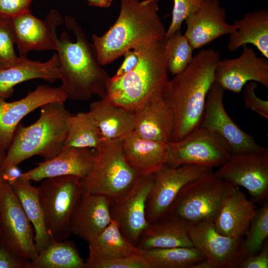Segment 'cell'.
Instances as JSON below:
<instances>
[{
    "label": "cell",
    "mask_w": 268,
    "mask_h": 268,
    "mask_svg": "<svg viewBox=\"0 0 268 268\" xmlns=\"http://www.w3.org/2000/svg\"><path fill=\"white\" fill-rule=\"evenodd\" d=\"M220 58L219 53L214 49H202L182 71L165 84L162 96L174 121L171 141L183 139L200 127Z\"/></svg>",
    "instance_id": "cell-1"
},
{
    "label": "cell",
    "mask_w": 268,
    "mask_h": 268,
    "mask_svg": "<svg viewBox=\"0 0 268 268\" xmlns=\"http://www.w3.org/2000/svg\"><path fill=\"white\" fill-rule=\"evenodd\" d=\"M65 21L76 41L72 42L66 32L58 38L61 88L73 100L87 101L92 96L104 98L110 77L101 67L93 44L76 20L67 15Z\"/></svg>",
    "instance_id": "cell-2"
},
{
    "label": "cell",
    "mask_w": 268,
    "mask_h": 268,
    "mask_svg": "<svg viewBox=\"0 0 268 268\" xmlns=\"http://www.w3.org/2000/svg\"><path fill=\"white\" fill-rule=\"evenodd\" d=\"M159 0H121L115 23L102 36L92 35L101 66L112 63L141 44L165 39L166 30L158 14Z\"/></svg>",
    "instance_id": "cell-3"
},
{
    "label": "cell",
    "mask_w": 268,
    "mask_h": 268,
    "mask_svg": "<svg viewBox=\"0 0 268 268\" xmlns=\"http://www.w3.org/2000/svg\"><path fill=\"white\" fill-rule=\"evenodd\" d=\"M133 49L139 55L136 66L122 76L110 77L103 98L135 112L150 99L162 95L169 79L165 39Z\"/></svg>",
    "instance_id": "cell-4"
},
{
    "label": "cell",
    "mask_w": 268,
    "mask_h": 268,
    "mask_svg": "<svg viewBox=\"0 0 268 268\" xmlns=\"http://www.w3.org/2000/svg\"><path fill=\"white\" fill-rule=\"evenodd\" d=\"M71 114L64 102H52L40 107V116L33 124L24 127L20 123L6 150L1 171L35 155H40L44 160L57 155L64 148L67 119Z\"/></svg>",
    "instance_id": "cell-5"
},
{
    "label": "cell",
    "mask_w": 268,
    "mask_h": 268,
    "mask_svg": "<svg viewBox=\"0 0 268 268\" xmlns=\"http://www.w3.org/2000/svg\"><path fill=\"white\" fill-rule=\"evenodd\" d=\"M126 161L122 139H104L95 149L92 167L82 180V194H100L110 201L128 192L140 176Z\"/></svg>",
    "instance_id": "cell-6"
},
{
    "label": "cell",
    "mask_w": 268,
    "mask_h": 268,
    "mask_svg": "<svg viewBox=\"0 0 268 268\" xmlns=\"http://www.w3.org/2000/svg\"><path fill=\"white\" fill-rule=\"evenodd\" d=\"M38 190L50 236L56 241L66 240L72 233L71 216L82 195L81 179L74 176L48 178L43 180Z\"/></svg>",
    "instance_id": "cell-7"
},
{
    "label": "cell",
    "mask_w": 268,
    "mask_h": 268,
    "mask_svg": "<svg viewBox=\"0 0 268 268\" xmlns=\"http://www.w3.org/2000/svg\"><path fill=\"white\" fill-rule=\"evenodd\" d=\"M234 186L211 170L181 189L168 213L175 215L188 225L214 220Z\"/></svg>",
    "instance_id": "cell-8"
},
{
    "label": "cell",
    "mask_w": 268,
    "mask_h": 268,
    "mask_svg": "<svg viewBox=\"0 0 268 268\" xmlns=\"http://www.w3.org/2000/svg\"><path fill=\"white\" fill-rule=\"evenodd\" d=\"M166 164L172 166L195 165L220 167L232 152L227 141L217 133L199 127L183 139L167 144Z\"/></svg>",
    "instance_id": "cell-9"
},
{
    "label": "cell",
    "mask_w": 268,
    "mask_h": 268,
    "mask_svg": "<svg viewBox=\"0 0 268 268\" xmlns=\"http://www.w3.org/2000/svg\"><path fill=\"white\" fill-rule=\"evenodd\" d=\"M0 243L30 261L38 254L32 225L12 187L4 181L0 186Z\"/></svg>",
    "instance_id": "cell-10"
},
{
    "label": "cell",
    "mask_w": 268,
    "mask_h": 268,
    "mask_svg": "<svg viewBox=\"0 0 268 268\" xmlns=\"http://www.w3.org/2000/svg\"><path fill=\"white\" fill-rule=\"evenodd\" d=\"M221 178L247 190L254 203L268 198V150L232 154L215 172Z\"/></svg>",
    "instance_id": "cell-11"
},
{
    "label": "cell",
    "mask_w": 268,
    "mask_h": 268,
    "mask_svg": "<svg viewBox=\"0 0 268 268\" xmlns=\"http://www.w3.org/2000/svg\"><path fill=\"white\" fill-rule=\"evenodd\" d=\"M212 168L195 165L172 166L163 164L154 174L153 183L146 204L148 223L168 213L181 189Z\"/></svg>",
    "instance_id": "cell-12"
},
{
    "label": "cell",
    "mask_w": 268,
    "mask_h": 268,
    "mask_svg": "<svg viewBox=\"0 0 268 268\" xmlns=\"http://www.w3.org/2000/svg\"><path fill=\"white\" fill-rule=\"evenodd\" d=\"M193 246L199 249L213 268H240L247 257L243 238H232L218 233L213 220L188 225Z\"/></svg>",
    "instance_id": "cell-13"
},
{
    "label": "cell",
    "mask_w": 268,
    "mask_h": 268,
    "mask_svg": "<svg viewBox=\"0 0 268 268\" xmlns=\"http://www.w3.org/2000/svg\"><path fill=\"white\" fill-rule=\"evenodd\" d=\"M154 176V174L140 176L128 192L110 202L112 219L118 224L122 234L135 246L149 224L146 219V204Z\"/></svg>",
    "instance_id": "cell-14"
},
{
    "label": "cell",
    "mask_w": 268,
    "mask_h": 268,
    "mask_svg": "<svg viewBox=\"0 0 268 268\" xmlns=\"http://www.w3.org/2000/svg\"><path fill=\"white\" fill-rule=\"evenodd\" d=\"M224 90L216 82L210 88L200 127L213 131L229 144L232 154L263 150L254 137L243 131L229 117L223 103Z\"/></svg>",
    "instance_id": "cell-15"
},
{
    "label": "cell",
    "mask_w": 268,
    "mask_h": 268,
    "mask_svg": "<svg viewBox=\"0 0 268 268\" xmlns=\"http://www.w3.org/2000/svg\"><path fill=\"white\" fill-rule=\"evenodd\" d=\"M11 22L20 57H27L32 51L57 50L56 28L63 20L56 10H51L43 20L30 9L11 18Z\"/></svg>",
    "instance_id": "cell-16"
},
{
    "label": "cell",
    "mask_w": 268,
    "mask_h": 268,
    "mask_svg": "<svg viewBox=\"0 0 268 268\" xmlns=\"http://www.w3.org/2000/svg\"><path fill=\"white\" fill-rule=\"evenodd\" d=\"M239 57L218 62L214 73L215 82L223 89L239 93L250 81L259 82L268 88V61L256 55L254 50L244 45Z\"/></svg>",
    "instance_id": "cell-17"
},
{
    "label": "cell",
    "mask_w": 268,
    "mask_h": 268,
    "mask_svg": "<svg viewBox=\"0 0 268 268\" xmlns=\"http://www.w3.org/2000/svg\"><path fill=\"white\" fill-rule=\"evenodd\" d=\"M67 99L60 86L53 87L42 84L28 92L20 100L0 102V145L7 150L18 125L26 115L47 103L56 101L65 103Z\"/></svg>",
    "instance_id": "cell-18"
},
{
    "label": "cell",
    "mask_w": 268,
    "mask_h": 268,
    "mask_svg": "<svg viewBox=\"0 0 268 268\" xmlns=\"http://www.w3.org/2000/svg\"><path fill=\"white\" fill-rule=\"evenodd\" d=\"M184 34L194 49L201 48L214 40L235 31L237 27L229 24L219 0H203L200 7L185 20Z\"/></svg>",
    "instance_id": "cell-19"
},
{
    "label": "cell",
    "mask_w": 268,
    "mask_h": 268,
    "mask_svg": "<svg viewBox=\"0 0 268 268\" xmlns=\"http://www.w3.org/2000/svg\"><path fill=\"white\" fill-rule=\"evenodd\" d=\"M94 155L92 148L64 147L53 158L37 163L36 167L22 173L21 178L39 182L48 178L74 176L82 180L92 167Z\"/></svg>",
    "instance_id": "cell-20"
},
{
    "label": "cell",
    "mask_w": 268,
    "mask_h": 268,
    "mask_svg": "<svg viewBox=\"0 0 268 268\" xmlns=\"http://www.w3.org/2000/svg\"><path fill=\"white\" fill-rule=\"evenodd\" d=\"M110 202L102 195L82 194L71 216V233L88 243L94 240L112 220Z\"/></svg>",
    "instance_id": "cell-21"
},
{
    "label": "cell",
    "mask_w": 268,
    "mask_h": 268,
    "mask_svg": "<svg viewBox=\"0 0 268 268\" xmlns=\"http://www.w3.org/2000/svg\"><path fill=\"white\" fill-rule=\"evenodd\" d=\"M256 211L254 203L239 187L231 189L221 204L213 223L220 234L232 238H244Z\"/></svg>",
    "instance_id": "cell-22"
},
{
    "label": "cell",
    "mask_w": 268,
    "mask_h": 268,
    "mask_svg": "<svg viewBox=\"0 0 268 268\" xmlns=\"http://www.w3.org/2000/svg\"><path fill=\"white\" fill-rule=\"evenodd\" d=\"M35 79L52 83L60 79L57 53L45 62L20 57L14 65L0 69V102L5 101L12 95L16 85Z\"/></svg>",
    "instance_id": "cell-23"
},
{
    "label": "cell",
    "mask_w": 268,
    "mask_h": 268,
    "mask_svg": "<svg viewBox=\"0 0 268 268\" xmlns=\"http://www.w3.org/2000/svg\"><path fill=\"white\" fill-rule=\"evenodd\" d=\"M134 132L139 136L165 143L171 141L174 128L172 111L162 96L154 97L135 111Z\"/></svg>",
    "instance_id": "cell-24"
},
{
    "label": "cell",
    "mask_w": 268,
    "mask_h": 268,
    "mask_svg": "<svg viewBox=\"0 0 268 268\" xmlns=\"http://www.w3.org/2000/svg\"><path fill=\"white\" fill-rule=\"evenodd\" d=\"M167 144L142 137L133 131L122 139V150L129 165L140 175L147 176L166 163Z\"/></svg>",
    "instance_id": "cell-25"
},
{
    "label": "cell",
    "mask_w": 268,
    "mask_h": 268,
    "mask_svg": "<svg viewBox=\"0 0 268 268\" xmlns=\"http://www.w3.org/2000/svg\"><path fill=\"white\" fill-rule=\"evenodd\" d=\"M136 246L140 250L194 247L189 235L188 225L170 213L149 223Z\"/></svg>",
    "instance_id": "cell-26"
},
{
    "label": "cell",
    "mask_w": 268,
    "mask_h": 268,
    "mask_svg": "<svg viewBox=\"0 0 268 268\" xmlns=\"http://www.w3.org/2000/svg\"><path fill=\"white\" fill-rule=\"evenodd\" d=\"M88 112L105 139H123L134 131L135 112L115 105L106 98L92 102Z\"/></svg>",
    "instance_id": "cell-27"
},
{
    "label": "cell",
    "mask_w": 268,
    "mask_h": 268,
    "mask_svg": "<svg viewBox=\"0 0 268 268\" xmlns=\"http://www.w3.org/2000/svg\"><path fill=\"white\" fill-rule=\"evenodd\" d=\"M237 27L230 34L227 47L236 51L247 44L255 46L266 59L268 58V10L260 9L246 13L241 19L233 22Z\"/></svg>",
    "instance_id": "cell-28"
},
{
    "label": "cell",
    "mask_w": 268,
    "mask_h": 268,
    "mask_svg": "<svg viewBox=\"0 0 268 268\" xmlns=\"http://www.w3.org/2000/svg\"><path fill=\"white\" fill-rule=\"evenodd\" d=\"M30 182L21 177L11 187L33 227L35 244L38 254L52 242V239L45 223L38 187L33 186Z\"/></svg>",
    "instance_id": "cell-29"
},
{
    "label": "cell",
    "mask_w": 268,
    "mask_h": 268,
    "mask_svg": "<svg viewBox=\"0 0 268 268\" xmlns=\"http://www.w3.org/2000/svg\"><path fill=\"white\" fill-rule=\"evenodd\" d=\"M88 247L89 256L86 261L141 255L140 249L125 238L113 219L97 238L88 243Z\"/></svg>",
    "instance_id": "cell-30"
},
{
    "label": "cell",
    "mask_w": 268,
    "mask_h": 268,
    "mask_svg": "<svg viewBox=\"0 0 268 268\" xmlns=\"http://www.w3.org/2000/svg\"><path fill=\"white\" fill-rule=\"evenodd\" d=\"M31 268H85L76 246L65 240L52 242L31 261Z\"/></svg>",
    "instance_id": "cell-31"
},
{
    "label": "cell",
    "mask_w": 268,
    "mask_h": 268,
    "mask_svg": "<svg viewBox=\"0 0 268 268\" xmlns=\"http://www.w3.org/2000/svg\"><path fill=\"white\" fill-rule=\"evenodd\" d=\"M140 254L150 268H189L192 265L206 259L195 247L140 250Z\"/></svg>",
    "instance_id": "cell-32"
},
{
    "label": "cell",
    "mask_w": 268,
    "mask_h": 268,
    "mask_svg": "<svg viewBox=\"0 0 268 268\" xmlns=\"http://www.w3.org/2000/svg\"><path fill=\"white\" fill-rule=\"evenodd\" d=\"M104 139L100 129L88 112L71 114L68 118L64 147L96 149Z\"/></svg>",
    "instance_id": "cell-33"
},
{
    "label": "cell",
    "mask_w": 268,
    "mask_h": 268,
    "mask_svg": "<svg viewBox=\"0 0 268 268\" xmlns=\"http://www.w3.org/2000/svg\"><path fill=\"white\" fill-rule=\"evenodd\" d=\"M194 49L180 30L165 40V52L168 71L172 75L182 71L192 61Z\"/></svg>",
    "instance_id": "cell-34"
},
{
    "label": "cell",
    "mask_w": 268,
    "mask_h": 268,
    "mask_svg": "<svg viewBox=\"0 0 268 268\" xmlns=\"http://www.w3.org/2000/svg\"><path fill=\"white\" fill-rule=\"evenodd\" d=\"M245 236L243 246L247 256L257 254L268 237V201L256 209Z\"/></svg>",
    "instance_id": "cell-35"
},
{
    "label": "cell",
    "mask_w": 268,
    "mask_h": 268,
    "mask_svg": "<svg viewBox=\"0 0 268 268\" xmlns=\"http://www.w3.org/2000/svg\"><path fill=\"white\" fill-rule=\"evenodd\" d=\"M16 44L11 18L0 16V69L10 67L20 59L17 56Z\"/></svg>",
    "instance_id": "cell-36"
},
{
    "label": "cell",
    "mask_w": 268,
    "mask_h": 268,
    "mask_svg": "<svg viewBox=\"0 0 268 268\" xmlns=\"http://www.w3.org/2000/svg\"><path fill=\"white\" fill-rule=\"evenodd\" d=\"M203 0H173L171 23L166 31L165 40L180 30L182 24L191 13L197 10Z\"/></svg>",
    "instance_id": "cell-37"
},
{
    "label": "cell",
    "mask_w": 268,
    "mask_h": 268,
    "mask_svg": "<svg viewBox=\"0 0 268 268\" xmlns=\"http://www.w3.org/2000/svg\"><path fill=\"white\" fill-rule=\"evenodd\" d=\"M85 268H150L141 255L128 256L110 260L86 261Z\"/></svg>",
    "instance_id": "cell-38"
},
{
    "label": "cell",
    "mask_w": 268,
    "mask_h": 268,
    "mask_svg": "<svg viewBox=\"0 0 268 268\" xmlns=\"http://www.w3.org/2000/svg\"><path fill=\"white\" fill-rule=\"evenodd\" d=\"M257 82L250 81L244 86L243 100L245 107L256 112L263 118L268 119V101L258 97L255 91Z\"/></svg>",
    "instance_id": "cell-39"
},
{
    "label": "cell",
    "mask_w": 268,
    "mask_h": 268,
    "mask_svg": "<svg viewBox=\"0 0 268 268\" xmlns=\"http://www.w3.org/2000/svg\"><path fill=\"white\" fill-rule=\"evenodd\" d=\"M33 0H0V16L12 18L30 10Z\"/></svg>",
    "instance_id": "cell-40"
},
{
    "label": "cell",
    "mask_w": 268,
    "mask_h": 268,
    "mask_svg": "<svg viewBox=\"0 0 268 268\" xmlns=\"http://www.w3.org/2000/svg\"><path fill=\"white\" fill-rule=\"evenodd\" d=\"M0 268H31V261L16 255L0 243Z\"/></svg>",
    "instance_id": "cell-41"
},
{
    "label": "cell",
    "mask_w": 268,
    "mask_h": 268,
    "mask_svg": "<svg viewBox=\"0 0 268 268\" xmlns=\"http://www.w3.org/2000/svg\"><path fill=\"white\" fill-rule=\"evenodd\" d=\"M268 245L265 242L261 250L256 254L249 255L242 262L240 268H268Z\"/></svg>",
    "instance_id": "cell-42"
},
{
    "label": "cell",
    "mask_w": 268,
    "mask_h": 268,
    "mask_svg": "<svg viewBox=\"0 0 268 268\" xmlns=\"http://www.w3.org/2000/svg\"><path fill=\"white\" fill-rule=\"evenodd\" d=\"M123 56L125 57L124 60L114 77H119L129 72L135 67L138 63L139 55L134 49L126 51Z\"/></svg>",
    "instance_id": "cell-43"
},
{
    "label": "cell",
    "mask_w": 268,
    "mask_h": 268,
    "mask_svg": "<svg viewBox=\"0 0 268 268\" xmlns=\"http://www.w3.org/2000/svg\"><path fill=\"white\" fill-rule=\"evenodd\" d=\"M22 174L18 165L11 166L1 171L2 180L11 186L21 177Z\"/></svg>",
    "instance_id": "cell-44"
},
{
    "label": "cell",
    "mask_w": 268,
    "mask_h": 268,
    "mask_svg": "<svg viewBox=\"0 0 268 268\" xmlns=\"http://www.w3.org/2000/svg\"><path fill=\"white\" fill-rule=\"evenodd\" d=\"M92 6L108 8L111 6L113 0H85Z\"/></svg>",
    "instance_id": "cell-45"
},
{
    "label": "cell",
    "mask_w": 268,
    "mask_h": 268,
    "mask_svg": "<svg viewBox=\"0 0 268 268\" xmlns=\"http://www.w3.org/2000/svg\"><path fill=\"white\" fill-rule=\"evenodd\" d=\"M189 268H213V267L208 261L205 259L192 265Z\"/></svg>",
    "instance_id": "cell-46"
},
{
    "label": "cell",
    "mask_w": 268,
    "mask_h": 268,
    "mask_svg": "<svg viewBox=\"0 0 268 268\" xmlns=\"http://www.w3.org/2000/svg\"><path fill=\"white\" fill-rule=\"evenodd\" d=\"M6 154V150L0 145V186L3 182L1 176V166Z\"/></svg>",
    "instance_id": "cell-47"
}]
</instances>
